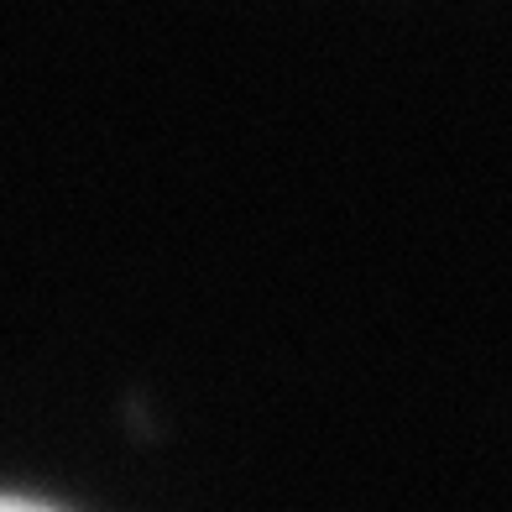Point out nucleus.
<instances>
[{"label": "nucleus", "mask_w": 512, "mask_h": 512, "mask_svg": "<svg viewBox=\"0 0 512 512\" xmlns=\"http://www.w3.org/2000/svg\"><path fill=\"white\" fill-rule=\"evenodd\" d=\"M0 512H53V507H37L27 497H0Z\"/></svg>", "instance_id": "f257e3e1"}]
</instances>
